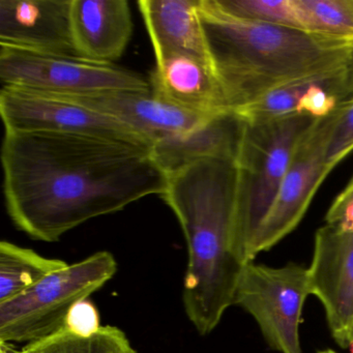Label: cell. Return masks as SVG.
<instances>
[{
  "instance_id": "cell-1",
  "label": "cell",
  "mask_w": 353,
  "mask_h": 353,
  "mask_svg": "<svg viewBox=\"0 0 353 353\" xmlns=\"http://www.w3.org/2000/svg\"><path fill=\"white\" fill-rule=\"evenodd\" d=\"M1 163L8 214L45 243L167 185L150 148L90 136L6 132Z\"/></svg>"
},
{
  "instance_id": "cell-2",
  "label": "cell",
  "mask_w": 353,
  "mask_h": 353,
  "mask_svg": "<svg viewBox=\"0 0 353 353\" xmlns=\"http://www.w3.org/2000/svg\"><path fill=\"white\" fill-rule=\"evenodd\" d=\"M161 197L176 216L187 243L185 314L206 336L234 305L247 264L237 247L236 164L220 159L194 163L167 176Z\"/></svg>"
},
{
  "instance_id": "cell-3",
  "label": "cell",
  "mask_w": 353,
  "mask_h": 353,
  "mask_svg": "<svg viewBox=\"0 0 353 353\" xmlns=\"http://www.w3.org/2000/svg\"><path fill=\"white\" fill-rule=\"evenodd\" d=\"M208 55L229 111H239L278 86L345 67L353 43L305 30L243 21L201 0Z\"/></svg>"
},
{
  "instance_id": "cell-4",
  "label": "cell",
  "mask_w": 353,
  "mask_h": 353,
  "mask_svg": "<svg viewBox=\"0 0 353 353\" xmlns=\"http://www.w3.org/2000/svg\"><path fill=\"white\" fill-rule=\"evenodd\" d=\"M319 119L305 115L247 123L237 168L236 237L245 263L254 261L256 235L274 203L293 154Z\"/></svg>"
},
{
  "instance_id": "cell-5",
  "label": "cell",
  "mask_w": 353,
  "mask_h": 353,
  "mask_svg": "<svg viewBox=\"0 0 353 353\" xmlns=\"http://www.w3.org/2000/svg\"><path fill=\"white\" fill-rule=\"evenodd\" d=\"M117 272L114 256L97 252L0 303V342L30 343L61 330L72 307L102 288Z\"/></svg>"
},
{
  "instance_id": "cell-6",
  "label": "cell",
  "mask_w": 353,
  "mask_h": 353,
  "mask_svg": "<svg viewBox=\"0 0 353 353\" xmlns=\"http://www.w3.org/2000/svg\"><path fill=\"white\" fill-rule=\"evenodd\" d=\"M0 79L8 88L52 96L80 97L123 90H150V81L114 65L7 45H0Z\"/></svg>"
},
{
  "instance_id": "cell-7",
  "label": "cell",
  "mask_w": 353,
  "mask_h": 353,
  "mask_svg": "<svg viewBox=\"0 0 353 353\" xmlns=\"http://www.w3.org/2000/svg\"><path fill=\"white\" fill-rule=\"evenodd\" d=\"M310 294L309 274L305 266L290 262L272 268L252 261L243 268L234 305L255 319L272 350L303 353L299 325Z\"/></svg>"
},
{
  "instance_id": "cell-8",
  "label": "cell",
  "mask_w": 353,
  "mask_h": 353,
  "mask_svg": "<svg viewBox=\"0 0 353 353\" xmlns=\"http://www.w3.org/2000/svg\"><path fill=\"white\" fill-rule=\"evenodd\" d=\"M0 114L6 132L90 136L152 148L129 125L65 97L3 86Z\"/></svg>"
},
{
  "instance_id": "cell-9",
  "label": "cell",
  "mask_w": 353,
  "mask_h": 353,
  "mask_svg": "<svg viewBox=\"0 0 353 353\" xmlns=\"http://www.w3.org/2000/svg\"><path fill=\"white\" fill-rule=\"evenodd\" d=\"M330 115L319 119L297 146L272 208L262 222L253 255L278 245L303 220L316 192L332 170L326 161Z\"/></svg>"
},
{
  "instance_id": "cell-10",
  "label": "cell",
  "mask_w": 353,
  "mask_h": 353,
  "mask_svg": "<svg viewBox=\"0 0 353 353\" xmlns=\"http://www.w3.org/2000/svg\"><path fill=\"white\" fill-rule=\"evenodd\" d=\"M307 274L311 295L323 305L332 338L349 348L353 342V231L327 224L318 229Z\"/></svg>"
},
{
  "instance_id": "cell-11",
  "label": "cell",
  "mask_w": 353,
  "mask_h": 353,
  "mask_svg": "<svg viewBox=\"0 0 353 353\" xmlns=\"http://www.w3.org/2000/svg\"><path fill=\"white\" fill-rule=\"evenodd\" d=\"M72 0H0V45L78 57Z\"/></svg>"
},
{
  "instance_id": "cell-12",
  "label": "cell",
  "mask_w": 353,
  "mask_h": 353,
  "mask_svg": "<svg viewBox=\"0 0 353 353\" xmlns=\"http://www.w3.org/2000/svg\"><path fill=\"white\" fill-rule=\"evenodd\" d=\"M346 67L287 82L235 112L247 123H264L294 115L324 119L348 98Z\"/></svg>"
},
{
  "instance_id": "cell-13",
  "label": "cell",
  "mask_w": 353,
  "mask_h": 353,
  "mask_svg": "<svg viewBox=\"0 0 353 353\" xmlns=\"http://www.w3.org/2000/svg\"><path fill=\"white\" fill-rule=\"evenodd\" d=\"M65 98L129 125L148 139L152 145L163 138L194 129L212 117L173 106L158 98L152 90L146 92L123 90Z\"/></svg>"
},
{
  "instance_id": "cell-14",
  "label": "cell",
  "mask_w": 353,
  "mask_h": 353,
  "mask_svg": "<svg viewBox=\"0 0 353 353\" xmlns=\"http://www.w3.org/2000/svg\"><path fill=\"white\" fill-rule=\"evenodd\" d=\"M245 127V119L235 111L216 113L194 129L154 142L150 154L167 176L199 161L235 162Z\"/></svg>"
},
{
  "instance_id": "cell-15",
  "label": "cell",
  "mask_w": 353,
  "mask_h": 353,
  "mask_svg": "<svg viewBox=\"0 0 353 353\" xmlns=\"http://www.w3.org/2000/svg\"><path fill=\"white\" fill-rule=\"evenodd\" d=\"M71 20L78 57L92 63L113 65L133 34L127 0H72Z\"/></svg>"
},
{
  "instance_id": "cell-16",
  "label": "cell",
  "mask_w": 353,
  "mask_h": 353,
  "mask_svg": "<svg viewBox=\"0 0 353 353\" xmlns=\"http://www.w3.org/2000/svg\"><path fill=\"white\" fill-rule=\"evenodd\" d=\"M150 84L158 98L183 110L205 115L229 111L212 65L196 57L170 55L156 61Z\"/></svg>"
},
{
  "instance_id": "cell-17",
  "label": "cell",
  "mask_w": 353,
  "mask_h": 353,
  "mask_svg": "<svg viewBox=\"0 0 353 353\" xmlns=\"http://www.w3.org/2000/svg\"><path fill=\"white\" fill-rule=\"evenodd\" d=\"M137 5L156 61L187 55L212 65L200 16L201 0H139Z\"/></svg>"
},
{
  "instance_id": "cell-18",
  "label": "cell",
  "mask_w": 353,
  "mask_h": 353,
  "mask_svg": "<svg viewBox=\"0 0 353 353\" xmlns=\"http://www.w3.org/2000/svg\"><path fill=\"white\" fill-rule=\"evenodd\" d=\"M69 264L10 241L0 243V303L11 301Z\"/></svg>"
},
{
  "instance_id": "cell-19",
  "label": "cell",
  "mask_w": 353,
  "mask_h": 353,
  "mask_svg": "<svg viewBox=\"0 0 353 353\" xmlns=\"http://www.w3.org/2000/svg\"><path fill=\"white\" fill-rule=\"evenodd\" d=\"M5 343L9 353H137L128 336L117 326H101L90 336H79L63 326L53 334L16 349Z\"/></svg>"
},
{
  "instance_id": "cell-20",
  "label": "cell",
  "mask_w": 353,
  "mask_h": 353,
  "mask_svg": "<svg viewBox=\"0 0 353 353\" xmlns=\"http://www.w3.org/2000/svg\"><path fill=\"white\" fill-rule=\"evenodd\" d=\"M305 32L353 43V0H293Z\"/></svg>"
},
{
  "instance_id": "cell-21",
  "label": "cell",
  "mask_w": 353,
  "mask_h": 353,
  "mask_svg": "<svg viewBox=\"0 0 353 353\" xmlns=\"http://www.w3.org/2000/svg\"><path fill=\"white\" fill-rule=\"evenodd\" d=\"M210 3L216 11L234 19L303 30L293 0H210Z\"/></svg>"
},
{
  "instance_id": "cell-22",
  "label": "cell",
  "mask_w": 353,
  "mask_h": 353,
  "mask_svg": "<svg viewBox=\"0 0 353 353\" xmlns=\"http://www.w3.org/2000/svg\"><path fill=\"white\" fill-rule=\"evenodd\" d=\"M353 152V99L345 101L330 115L326 161L334 168Z\"/></svg>"
},
{
  "instance_id": "cell-23",
  "label": "cell",
  "mask_w": 353,
  "mask_h": 353,
  "mask_svg": "<svg viewBox=\"0 0 353 353\" xmlns=\"http://www.w3.org/2000/svg\"><path fill=\"white\" fill-rule=\"evenodd\" d=\"M63 326L79 336H90L98 332L101 323L96 305L88 299L76 303L68 314Z\"/></svg>"
},
{
  "instance_id": "cell-24",
  "label": "cell",
  "mask_w": 353,
  "mask_h": 353,
  "mask_svg": "<svg viewBox=\"0 0 353 353\" xmlns=\"http://www.w3.org/2000/svg\"><path fill=\"white\" fill-rule=\"evenodd\" d=\"M325 221L340 230L353 231V176L332 202Z\"/></svg>"
},
{
  "instance_id": "cell-25",
  "label": "cell",
  "mask_w": 353,
  "mask_h": 353,
  "mask_svg": "<svg viewBox=\"0 0 353 353\" xmlns=\"http://www.w3.org/2000/svg\"><path fill=\"white\" fill-rule=\"evenodd\" d=\"M346 76L347 92H348V98H347V100H350V99H353V49L352 51H351L348 63H347Z\"/></svg>"
},
{
  "instance_id": "cell-26",
  "label": "cell",
  "mask_w": 353,
  "mask_h": 353,
  "mask_svg": "<svg viewBox=\"0 0 353 353\" xmlns=\"http://www.w3.org/2000/svg\"><path fill=\"white\" fill-rule=\"evenodd\" d=\"M0 353H9L7 347H6L5 343L0 342Z\"/></svg>"
},
{
  "instance_id": "cell-27",
  "label": "cell",
  "mask_w": 353,
  "mask_h": 353,
  "mask_svg": "<svg viewBox=\"0 0 353 353\" xmlns=\"http://www.w3.org/2000/svg\"><path fill=\"white\" fill-rule=\"evenodd\" d=\"M318 353H338V352H336V351L332 350V349H326V350L319 351V352H318Z\"/></svg>"
},
{
  "instance_id": "cell-28",
  "label": "cell",
  "mask_w": 353,
  "mask_h": 353,
  "mask_svg": "<svg viewBox=\"0 0 353 353\" xmlns=\"http://www.w3.org/2000/svg\"><path fill=\"white\" fill-rule=\"evenodd\" d=\"M349 349H350L351 353H353V342L351 343L350 346H349Z\"/></svg>"
}]
</instances>
